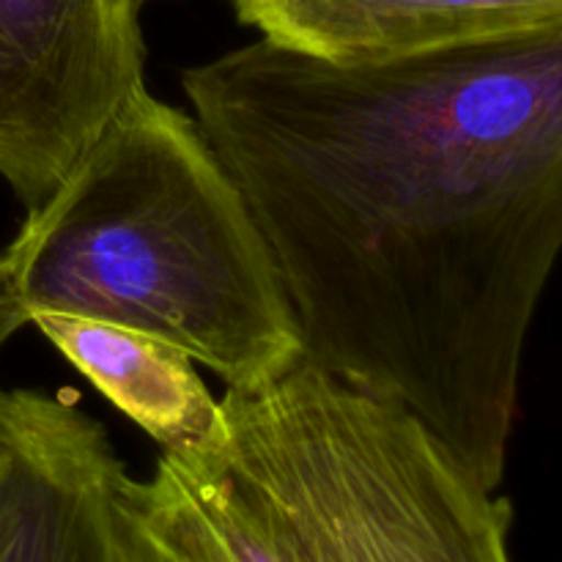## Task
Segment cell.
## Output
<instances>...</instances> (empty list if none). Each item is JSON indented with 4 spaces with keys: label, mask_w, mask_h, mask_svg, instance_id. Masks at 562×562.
<instances>
[{
    "label": "cell",
    "mask_w": 562,
    "mask_h": 562,
    "mask_svg": "<svg viewBox=\"0 0 562 562\" xmlns=\"http://www.w3.org/2000/svg\"><path fill=\"white\" fill-rule=\"evenodd\" d=\"M38 313L140 329L228 387L305 357L245 192L198 121L146 86L0 252V349Z\"/></svg>",
    "instance_id": "cell-3"
},
{
    "label": "cell",
    "mask_w": 562,
    "mask_h": 562,
    "mask_svg": "<svg viewBox=\"0 0 562 562\" xmlns=\"http://www.w3.org/2000/svg\"><path fill=\"white\" fill-rule=\"evenodd\" d=\"M225 442L113 488L115 562H514V508L404 406L302 357L228 387Z\"/></svg>",
    "instance_id": "cell-2"
},
{
    "label": "cell",
    "mask_w": 562,
    "mask_h": 562,
    "mask_svg": "<svg viewBox=\"0 0 562 562\" xmlns=\"http://www.w3.org/2000/svg\"><path fill=\"white\" fill-rule=\"evenodd\" d=\"M181 82L305 360L404 406L497 492L562 252V16L382 64L258 38Z\"/></svg>",
    "instance_id": "cell-1"
},
{
    "label": "cell",
    "mask_w": 562,
    "mask_h": 562,
    "mask_svg": "<svg viewBox=\"0 0 562 562\" xmlns=\"http://www.w3.org/2000/svg\"><path fill=\"white\" fill-rule=\"evenodd\" d=\"M263 42L329 64H382L562 16V0H231Z\"/></svg>",
    "instance_id": "cell-6"
},
{
    "label": "cell",
    "mask_w": 562,
    "mask_h": 562,
    "mask_svg": "<svg viewBox=\"0 0 562 562\" xmlns=\"http://www.w3.org/2000/svg\"><path fill=\"white\" fill-rule=\"evenodd\" d=\"M140 0H0V176L42 206L146 86Z\"/></svg>",
    "instance_id": "cell-4"
},
{
    "label": "cell",
    "mask_w": 562,
    "mask_h": 562,
    "mask_svg": "<svg viewBox=\"0 0 562 562\" xmlns=\"http://www.w3.org/2000/svg\"><path fill=\"white\" fill-rule=\"evenodd\" d=\"M33 327L165 453H206L225 442L223 404L179 346L69 313H38Z\"/></svg>",
    "instance_id": "cell-7"
},
{
    "label": "cell",
    "mask_w": 562,
    "mask_h": 562,
    "mask_svg": "<svg viewBox=\"0 0 562 562\" xmlns=\"http://www.w3.org/2000/svg\"><path fill=\"white\" fill-rule=\"evenodd\" d=\"M108 431L69 395L0 390V562H115Z\"/></svg>",
    "instance_id": "cell-5"
}]
</instances>
